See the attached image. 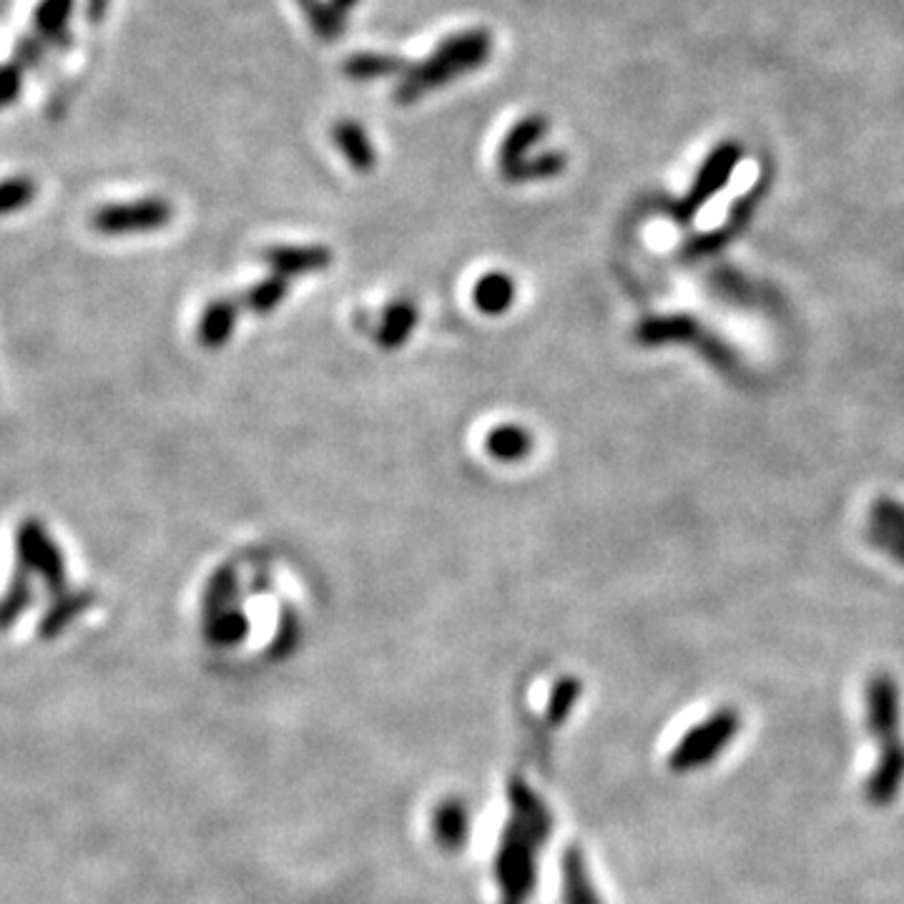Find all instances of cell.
<instances>
[{"mask_svg":"<svg viewBox=\"0 0 904 904\" xmlns=\"http://www.w3.org/2000/svg\"><path fill=\"white\" fill-rule=\"evenodd\" d=\"M741 156H744V148L739 142H734V138L716 146L714 152L706 156L702 169L696 172V179L692 184V189L686 191V197L678 199L674 204V209H671L674 219L678 224L694 221L696 214L702 211L706 204L724 189L726 184H729L736 166H739L741 162Z\"/></svg>","mask_w":904,"mask_h":904,"instance_id":"8992f818","label":"cell"},{"mask_svg":"<svg viewBox=\"0 0 904 904\" xmlns=\"http://www.w3.org/2000/svg\"><path fill=\"white\" fill-rule=\"evenodd\" d=\"M15 555L18 568L28 575L41 578V583L53 595L69 591L66 555L55 543L51 530L39 518H25L15 528Z\"/></svg>","mask_w":904,"mask_h":904,"instance_id":"7a4b0ae2","label":"cell"},{"mask_svg":"<svg viewBox=\"0 0 904 904\" xmlns=\"http://www.w3.org/2000/svg\"><path fill=\"white\" fill-rule=\"evenodd\" d=\"M357 3H360V0H332V6L337 8V11H340L342 15H347Z\"/></svg>","mask_w":904,"mask_h":904,"instance_id":"74e56055","label":"cell"},{"mask_svg":"<svg viewBox=\"0 0 904 904\" xmlns=\"http://www.w3.org/2000/svg\"><path fill=\"white\" fill-rule=\"evenodd\" d=\"M872 526H880L894 533H904V502L894 498H877L872 506Z\"/></svg>","mask_w":904,"mask_h":904,"instance_id":"d6a6232c","label":"cell"},{"mask_svg":"<svg viewBox=\"0 0 904 904\" xmlns=\"http://www.w3.org/2000/svg\"><path fill=\"white\" fill-rule=\"evenodd\" d=\"M287 292H289V279L282 274H272L249 289L245 304L254 314H269L284 302Z\"/></svg>","mask_w":904,"mask_h":904,"instance_id":"f546056e","label":"cell"},{"mask_svg":"<svg viewBox=\"0 0 904 904\" xmlns=\"http://www.w3.org/2000/svg\"><path fill=\"white\" fill-rule=\"evenodd\" d=\"M508 794H510L512 814H516L512 817V822L523 829V832L540 846L553 832L551 812H548L543 801H540L533 791L528 789L526 781L512 779L508 787Z\"/></svg>","mask_w":904,"mask_h":904,"instance_id":"ba28073f","label":"cell"},{"mask_svg":"<svg viewBox=\"0 0 904 904\" xmlns=\"http://www.w3.org/2000/svg\"><path fill=\"white\" fill-rule=\"evenodd\" d=\"M565 169L568 156L563 152H555V148H548V152L530 154L510 166H500V174L508 184H533L555 179V176H561Z\"/></svg>","mask_w":904,"mask_h":904,"instance_id":"9a60e30c","label":"cell"},{"mask_svg":"<svg viewBox=\"0 0 904 904\" xmlns=\"http://www.w3.org/2000/svg\"><path fill=\"white\" fill-rule=\"evenodd\" d=\"M533 435L520 425H500L486 437V450L500 463H518L533 453Z\"/></svg>","mask_w":904,"mask_h":904,"instance_id":"d4e9b609","label":"cell"},{"mask_svg":"<svg viewBox=\"0 0 904 904\" xmlns=\"http://www.w3.org/2000/svg\"><path fill=\"white\" fill-rule=\"evenodd\" d=\"M698 328L692 316H651L641 322L636 330V340L646 347H658V344L686 342L698 337Z\"/></svg>","mask_w":904,"mask_h":904,"instance_id":"7402d4cb","label":"cell"},{"mask_svg":"<svg viewBox=\"0 0 904 904\" xmlns=\"http://www.w3.org/2000/svg\"><path fill=\"white\" fill-rule=\"evenodd\" d=\"M35 197H39V184H35L33 176H8V179L0 181V217L28 209Z\"/></svg>","mask_w":904,"mask_h":904,"instance_id":"f1b7e54d","label":"cell"},{"mask_svg":"<svg viewBox=\"0 0 904 904\" xmlns=\"http://www.w3.org/2000/svg\"><path fill=\"white\" fill-rule=\"evenodd\" d=\"M108 6H111V0H86V8H83V13H86V21L91 25L104 23V18L108 13Z\"/></svg>","mask_w":904,"mask_h":904,"instance_id":"8d00e7d4","label":"cell"},{"mask_svg":"<svg viewBox=\"0 0 904 904\" xmlns=\"http://www.w3.org/2000/svg\"><path fill=\"white\" fill-rule=\"evenodd\" d=\"M249 636V619L241 611H227L204 623V638L214 648H235Z\"/></svg>","mask_w":904,"mask_h":904,"instance_id":"4316f807","label":"cell"},{"mask_svg":"<svg viewBox=\"0 0 904 904\" xmlns=\"http://www.w3.org/2000/svg\"><path fill=\"white\" fill-rule=\"evenodd\" d=\"M417 306L413 300H397L385 310L382 324L377 330V344L385 352H395L405 347L409 334L417 328Z\"/></svg>","mask_w":904,"mask_h":904,"instance_id":"ffe728a7","label":"cell"},{"mask_svg":"<svg viewBox=\"0 0 904 904\" xmlns=\"http://www.w3.org/2000/svg\"><path fill=\"white\" fill-rule=\"evenodd\" d=\"M409 63L395 53L380 51H357L344 59L342 73L352 81H375V79H399Z\"/></svg>","mask_w":904,"mask_h":904,"instance_id":"ac0fdd59","label":"cell"},{"mask_svg":"<svg viewBox=\"0 0 904 904\" xmlns=\"http://www.w3.org/2000/svg\"><path fill=\"white\" fill-rule=\"evenodd\" d=\"M563 900L565 904H601L599 894L593 890L589 866H585V856L578 846H568L563 860Z\"/></svg>","mask_w":904,"mask_h":904,"instance_id":"44dd1931","label":"cell"},{"mask_svg":"<svg viewBox=\"0 0 904 904\" xmlns=\"http://www.w3.org/2000/svg\"><path fill=\"white\" fill-rule=\"evenodd\" d=\"M761 191L763 186H757V189H751L747 197H741L739 201L734 204V209L729 214V224L716 231H708V235L696 237L692 245L686 247V257H704V254H714V251H719L721 247L729 245V241L739 235V231L747 229V224L751 219L754 209H757V204L761 199Z\"/></svg>","mask_w":904,"mask_h":904,"instance_id":"7c38bea8","label":"cell"},{"mask_svg":"<svg viewBox=\"0 0 904 904\" xmlns=\"http://www.w3.org/2000/svg\"><path fill=\"white\" fill-rule=\"evenodd\" d=\"M551 132V121L543 114H528L512 124L498 146L500 166H510L533 154V148Z\"/></svg>","mask_w":904,"mask_h":904,"instance_id":"4fadbf2b","label":"cell"},{"mask_svg":"<svg viewBox=\"0 0 904 904\" xmlns=\"http://www.w3.org/2000/svg\"><path fill=\"white\" fill-rule=\"evenodd\" d=\"M239 591V575L235 565H221L214 571L209 578L207 589H204L201 599V611H204V623L219 619L221 613L231 611L229 605L235 603Z\"/></svg>","mask_w":904,"mask_h":904,"instance_id":"cb8c5ba5","label":"cell"},{"mask_svg":"<svg viewBox=\"0 0 904 904\" xmlns=\"http://www.w3.org/2000/svg\"><path fill=\"white\" fill-rule=\"evenodd\" d=\"M310 21L312 31L324 41H334L344 33V15L332 6V0H297Z\"/></svg>","mask_w":904,"mask_h":904,"instance_id":"83f0119b","label":"cell"},{"mask_svg":"<svg viewBox=\"0 0 904 904\" xmlns=\"http://www.w3.org/2000/svg\"><path fill=\"white\" fill-rule=\"evenodd\" d=\"M581 694H583V684L578 682L575 676L561 678V682H558L555 688H553L551 702H548V711H545L548 721H551L553 726H561L568 719V716H571L578 696H581Z\"/></svg>","mask_w":904,"mask_h":904,"instance_id":"4dcf8cb0","label":"cell"},{"mask_svg":"<svg viewBox=\"0 0 904 904\" xmlns=\"http://www.w3.org/2000/svg\"><path fill=\"white\" fill-rule=\"evenodd\" d=\"M23 66L21 63H3L0 66V111L15 104L18 96L23 93Z\"/></svg>","mask_w":904,"mask_h":904,"instance_id":"836d02e7","label":"cell"},{"mask_svg":"<svg viewBox=\"0 0 904 904\" xmlns=\"http://www.w3.org/2000/svg\"><path fill=\"white\" fill-rule=\"evenodd\" d=\"M472 302L482 314H502L516 302V282L506 272H490L478 279L472 289Z\"/></svg>","mask_w":904,"mask_h":904,"instance_id":"603a6c76","label":"cell"},{"mask_svg":"<svg viewBox=\"0 0 904 904\" xmlns=\"http://www.w3.org/2000/svg\"><path fill=\"white\" fill-rule=\"evenodd\" d=\"M35 603V589L31 575L18 568L15 575L8 583L6 593L0 595V633L11 631L21 621L31 605Z\"/></svg>","mask_w":904,"mask_h":904,"instance_id":"484cf974","label":"cell"},{"mask_svg":"<svg viewBox=\"0 0 904 904\" xmlns=\"http://www.w3.org/2000/svg\"><path fill=\"white\" fill-rule=\"evenodd\" d=\"M536 842L510 819L500 837L496 856V877L502 904H526L536 890Z\"/></svg>","mask_w":904,"mask_h":904,"instance_id":"3957f363","label":"cell"},{"mask_svg":"<svg viewBox=\"0 0 904 904\" xmlns=\"http://www.w3.org/2000/svg\"><path fill=\"white\" fill-rule=\"evenodd\" d=\"M332 142L354 172L370 174L377 166V152L372 146V138L365 132V126L354 118H342L332 126Z\"/></svg>","mask_w":904,"mask_h":904,"instance_id":"5bb4252c","label":"cell"},{"mask_svg":"<svg viewBox=\"0 0 904 904\" xmlns=\"http://www.w3.org/2000/svg\"><path fill=\"white\" fill-rule=\"evenodd\" d=\"M174 219V207L169 199L146 197L128 204H106L91 214V229L104 237H126V235H148L169 227Z\"/></svg>","mask_w":904,"mask_h":904,"instance_id":"5b68a950","label":"cell"},{"mask_svg":"<svg viewBox=\"0 0 904 904\" xmlns=\"http://www.w3.org/2000/svg\"><path fill=\"white\" fill-rule=\"evenodd\" d=\"M904 781V744L900 739L882 744V757L866 784V799L877 807H887L900 794Z\"/></svg>","mask_w":904,"mask_h":904,"instance_id":"30bf717a","label":"cell"},{"mask_svg":"<svg viewBox=\"0 0 904 904\" xmlns=\"http://www.w3.org/2000/svg\"><path fill=\"white\" fill-rule=\"evenodd\" d=\"M45 43L41 35H25L15 43V53H13V61L21 63L23 69H39L43 59H45Z\"/></svg>","mask_w":904,"mask_h":904,"instance_id":"d590c367","label":"cell"},{"mask_svg":"<svg viewBox=\"0 0 904 904\" xmlns=\"http://www.w3.org/2000/svg\"><path fill=\"white\" fill-rule=\"evenodd\" d=\"M269 589H272V585H269V578L254 575V585H251V591H254V593H267Z\"/></svg>","mask_w":904,"mask_h":904,"instance_id":"f35d334b","label":"cell"},{"mask_svg":"<svg viewBox=\"0 0 904 904\" xmlns=\"http://www.w3.org/2000/svg\"><path fill=\"white\" fill-rule=\"evenodd\" d=\"M741 719L734 708H721L708 716L706 721L696 724L692 731H688L682 741L676 744V749L671 751V769L684 773L708 767L719 754L729 747L731 739L739 734Z\"/></svg>","mask_w":904,"mask_h":904,"instance_id":"277c9868","label":"cell"},{"mask_svg":"<svg viewBox=\"0 0 904 904\" xmlns=\"http://www.w3.org/2000/svg\"><path fill=\"white\" fill-rule=\"evenodd\" d=\"M237 316H239V302L231 300V297H221V300H214L207 310H204L199 320L197 337L199 344L207 350H219L229 342L231 332L237 328Z\"/></svg>","mask_w":904,"mask_h":904,"instance_id":"2e32d148","label":"cell"},{"mask_svg":"<svg viewBox=\"0 0 904 904\" xmlns=\"http://www.w3.org/2000/svg\"><path fill=\"white\" fill-rule=\"evenodd\" d=\"M93 603H96V593L91 589L59 593L39 621V636L43 641H55L63 636L71 628V623L79 621Z\"/></svg>","mask_w":904,"mask_h":904,"instance_id":"8fae6325","label":"cell"},{"mask_svg":"<svg viewBox=\"0 0 904 904\" xmlns=\"http://www.w3.org/2000/svg\"><path fill=\"white\" fill-rule=\"evenodd\" d=\"M492 55V33L488 28H465L447 35L423 61L409 63L393 89V101L413 106L425 93L443 89L455 79L482 69Z\"/></svg>","mask_w":904,"mask_h":904,"instance_id":"6da1fadb","label":"cell"},{"mask_svg":"<svg viewBox=\"0 0 904 904\" xmlns=\"http://www.w3.org/2000/svg\"><path fill=\"white\" fill-rule=\"evenodd\" d=\"M262 257L274 274H282L287 279L322 272V269H328L332 264V251L320 245H310V247L277 245V247L264 249Z\"/></svg>","mask_w":904,"mask_h":904,"instance_id":"9c48e42d","label":"cell"},{"mask_svg":"<svg viewBox=\"0 0 904 904\" xmlns=\"http://www.w3.org/2000/svg\"><path fill=\"white\" fill-rule=\"evenodd\" d=\"M866 538H870V543L874 548H880L882 553H887L900 565H904V533H894V530H884L880 526L870 523Z\"/></svg>","mask_w":904,"mask_h":904,"instance_id":"e575fe53","label":"cell"},{"mask_svg":"<svg viewBox=\"0 0 904 904\" xmlns=\"http://www.w3.org/2000/svg\"><path fill=\"white\" fill-rule=\"evenodd\" d=\"M76 0H41L33 11V28L35 35L55 45V49H69L73 35L69 31V21L73 13Z\"/></svg>","mask_w":904,"mask_h":904,"instance_id":"e0dca14e","label":"cell"},{"mask_svg":"<svg viewBox=\"0 0 904 904\" xmlns=\"http://www.w3.org/2000/svg\"><path fill=\"white\" fill-rule=\"evenodd\" d=\"M866 726L882 741L897 739L900 692L894 678L887 674H877L866 686Z\"/></svg>","mask_w":904,"mask_h":904,"instance_id":"52a82bcc","label":"cell"},{"mask_svg":"<svg viewBox=\"0 0 904 904\" xmlns=\"http://www.w3.org/2000/svg\"><path fill=\"white\" fill-rule=\"evenodd\" d=\"M300 636H302V628H300V619H297V613L292 609H282L279 611L277 631H274L272 646H269V654H272L274 658L292 656L297 643H300Z\"/></svg>","mask_w":904,"mask_h":904,"instance_id":"1f68e13d","label":"cell"},{"mask_svg":"<svg viewBox=\"0 0 904 904\" xmlns=\"http://www.w3.org/2000/svg\"><path fill=\"white\" fill-rule=\"evenodd\" d=\"M433 832L437 844L447 852H460L470 834V817L458 799H447L433 814Z\"/></svg>","mask_w":904,"mask_h":904,"instance_id":"d6986e66","label":"cell"}]
</instances>
